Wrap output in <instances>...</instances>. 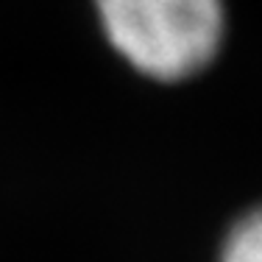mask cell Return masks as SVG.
<instances>
[{"label":"cell","mask_w":262,"mask_h":262,"mask_svg":"<svg viewBox=\"0 0 262 262\" xmlns=\"http://www.w3.org/2000/svg\"><path fill=\"white\" fill-rule=\"evenodd\" d=\"M221 262H262V207L246 215L232 229Z\"/></svg>","instance_id":"obj_2"},{"label":"cell","mask_w":262,"mask_h":262,"mask_svg":"<svg viewBox=\"0 0 262 262\" xmlns=\"http://www.w3.org/2000/svg\"><path fill=\"white\" fill-rule=\"evenodd\" d=\"M115 51L157 81H182L215 59L223 39L221 0H95Z\"/></svg>","instance_id":"obj_1"}]
</instances>
